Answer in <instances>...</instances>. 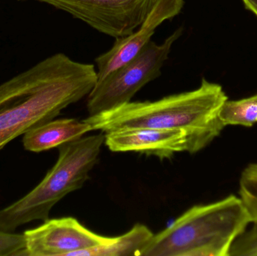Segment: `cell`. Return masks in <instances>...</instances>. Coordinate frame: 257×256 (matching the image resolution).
<instances>
[{
	"label": "cell",
	"instance_id": "cell-1",
	"mask_svg": "<svg viewBox=\"0 0 257 256\" xmlns=\"http://www.w3.org/2000/svg\"><path fill=\"white\" fill-rule=\"evenodd\" d=\"M96 83L93 65L57 54L0 84V151L88 96Z\"/></svg>",
	"mask_w": 257,
	"mask_h": 256
},
{
	"label": "cell",
	"instance_id": "cell-2",
	"mask_svg": "<svg viewBox=\"0 0 257 256\" xmlns=\"http://www.w3.org/2000/svg\"><path fill=\"white\" fill-rule=\"evenodd\" d=\"M228 98L221 86L202 79L196 90L150 102H130L84 119L93 130L126 128L181 130L188 135L190 154L206 147L225 126L220 111Z\"/></svg>",
	"mask_w": 257,
	"mask_h": 256
},
{
	"label": "cell",
	"instance_id": "cell-3",
	"mask_svg": "<svg viewBox=\"0 0 257 256\" xmlns=\"http://www.w3.org/2000/svg\"><path fill=\"white\" fill-rule=\"evenodd\" d=\"M251 223L236 195L195 205L154 234L140 256H229L235 239Z\"/></svg>",
	"mask_w": 257,
	"mask_h": 256
},
{
	"label": "cell",
	"instance_id": "cell-4",
	"mask_svg": "<svg viewBox=\"0 0 257 256\" xmlns=\"http://www.w3.org/2000/svg\"><path fill=\"white\" fill-rule=\"evenodd\" d=\"M104 143L105 134H99L59 146L58 159L43 180L25 196L0 210V229L14 232L24 224L49 219L54 206L88 180Z\"/></svg>",
	"mask_w": 257,
	"mask_h": 256
},
{
	"label": "cell",
	"instance_id": "cell-5",
	"mask_svg": "<svg viewBox=\"0 0 257 256\" xmlns=\"http://www.w3.org/2000/svg\"><path fill=\"white\" fill-rule=\"evenodd\" d=\"M182 32V28H178L160 45L151 41L134 58L98 81L87 96L89 115H96L131 102L142 87L158 78L172 45Z\"/></svg>",
	"mask_w": 257,
	"mask_h": 256
},
{
	"label": "cell",
	"instance_id": "cell-6",
	"mask_svg": "<svg viewBox=\"0 0 257 256\" xmlns=\"http://www.w3.org/2000/svg\"><path fill=\"white\" fill-rule=\"evenodd\" d=\"M61 9L92 28L119 39L135 31L159 0H38Z\"/></svg>",
	"mask_w": 257,
	"mask_h": 256
},
{
	"label": "cell",
	"instance_id": "cell-7",
	"mask_svg": "<svg viewBox=\"0 0 257 256\" xmlns=\"http://www.w3.org/2000/svg\"><path fill=\"white\" fill-rule=\"evenodd\" d=\"M24 234L26 247L23 256H72L112 238L96 234L73 217L47 219Z\"/></svg>",
	"mask_w": 257,
	"mask_h": 256
},
{
	"label": "cell",
	"instance_id": "cell-8",
	"mask_svg": "<svg viewBox=\"0 0 257 256\" xmlns=\"http://www.w3.org/2000/svg\"><path fill=\"white\" fill-rule=\"evenodd\" d=\"M184 0H159L144 22L131 34L116 39L112 48L96 59L97 82L134 58L151 41L159 26L177 16Z\"/></svg>",
	"mask_w": 257,
	"mask_h": 256
},
{
	"label": "cell",
	"instance_id": "cell-9",
	"mask_svg": "<svg viewBox=\"0 0 257 256\" xmlns=\"http://www.w3.org/2000/svg\"><path fill=\"white\" fill-rule=\"evenodd\" d=\"M105 145L112 152H136L161 160L175 153L190 151L188 135L184 131L151 128H126L105 132Z\"/></svg>",
	"mask_w": 257,
	"mask_h": 256
},
{
	"label": "cell",
	"instance_id": "cell-10",
	"mask_svg": "<svg viewBox=\"0 0 257 256\" xmlns=\"http://www.w3.org/2000/svg\"><path fill=\"white\" fill-rule=\"evenodd\" d=\"M90 131H93L91 126L84 120H52L24 134L23 144L24 149L28 151L40 153L78 139Z\"/></svg>",
	"mask_w": 257,
	"mask_h": 256
},
{
	"label": "cell",
	"instance_id": "cell-11",
	"mask_svg": "<svg viewBox=\"0 0 257 256\" xmlns=\"http://www.w3.org/2000/svg\"><path fill=\"white\" fill-rule=\"evenodd\" d=\"M146 225L136 224L130 231L108 243L75 252L72 256H140L154 236Z\"/></svg>",
	"mask_w": 257,
	"mask_h": 256
},
{
	"label": "cell",
	"instance_id": "cell-12",
	"mask_svg": "<svg viewBox=\"0 0 257 256\" xmlns=\"http://www.w3.org/2000/svg\"><path fill=\"white\" fill-rule=\"evenodd\" d=\"M225 126L250 127L257 123V94L240 100H226L220 111Z\"/></svg>",
	"mask_w": 257,
	"mask_h": 256
},
{
	"label": "cell",
	"instance_id": "cell-13",
	"mask_svg": "<svg viewBox=\"0 0 257 256\" xmlns=\"http://www.w3.org/2000/svg\"><path fill=\"white\" fill-rule=\"evenodd\" d=\"M239 198L245 206L252 222H257V162L247 165L241 173Z\"/></svg>",
	"mask_w": 257,
	"mask_h": 256
},
{
	"label": "cell",
	"instance_id": "cell-14",
	"mask_svg": "<svg viewBox=\"0 0 257 256\" xmlns=\"http://www.w3.org/2000/svg\"><path fill=\"white\" fill-rule=\"evenodd\" d=\"M251 224L235 239L229 256H257V222Z\"/></svg>",
	"mask_w": 257,
	"mask_h": 256
},
{
	"label": "cell",
	"instance_id": "cell-15",
	"mask_svg": "<svg viewBox=\"0 0 257 256\" xmlns=\"http://www.w3.org/2000/svg\"><path fill=\"white\" fill-rule=\"evenodd\" d=\"M25 247L24 234L0 229V256H23Z\"/></svg>",
	"mask_w": 257,
	"mask_h": 256
},
{
	"label": "cell",
	"instance_id": "cell-16",
	"mask_svg": "<svg viewBox=\"0 0 257 256\" xmlns=\"http://www.w3.org/2000/svg\"><path fill=\"white\" fill-rule=\"evenodd\" d=\"M246 8L257 16V0H242Z\"/></svg>",
	"mask_w": 257,
	"mask_h": 256
}]
</instances>
